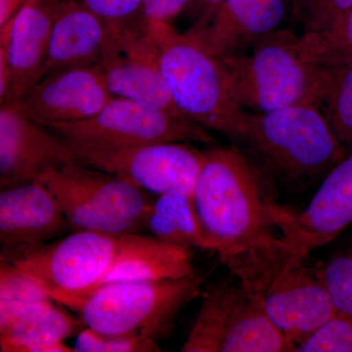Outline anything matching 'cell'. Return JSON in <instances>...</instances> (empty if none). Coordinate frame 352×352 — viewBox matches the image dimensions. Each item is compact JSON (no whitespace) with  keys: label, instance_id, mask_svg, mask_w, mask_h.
Returning a JSON list of instances; mask_svg holds the SVG:
<instances>
[{"label":"cell","instance_id":"1","mask_svg":"<svg viewBox=\"0 0 352 352\" xmlns=\"http://www.w3.org/2000/svg\"><path fill=\"white\" fill-rule=\"evenodd\" d=\"M192 200L210 251L248 291L293 254L274 232L261 177L233 146L203 152Z\"/></svg>","mask_w":352,"mask_h":352},{"label":"cell","instance_id":"2","mask_svg":"<svg viewBox=\"0 0 352 352\" xmlns=\"http://www.w3.org/2000/svg\"><path fill=\"white\" fill-rule=\"evenodd\" d=\"M201 285L194 273L180 279L112 282L54 300L96 332L157 342L170 333L183 308L201 296Z\"/></svg>","mask_w":352,"mask_h":352},{"label":"cell","instance_id":"3","mask_svg":"<svg viewBox=\"0 0 352 352\" xmlns=\"http://www.w3.org/2000/svg\"><path fill=\"white\" fill-rule=\"evenodd\" d=\"M150 25L160 69L178 111L206 129L244 140L248 112L236 100L221 59L168 23Z\"/></svg>","mask_w":352,"mask_h":352},{"label":"cell","instance_id":"4","mask_svg":"<svg viewBox=\"0 0 352 352\" xmlns=\"http://www.w3.org/2000/svg\"><path fill=\"white\" fill-rule=\"evenodd\" d=\"M296 36L277 30L248 46L249 51L220 58L236 100L244 110L268 113L302 104L320 107L331 68L298 56Z\"/></svg>","mask_w":352,"mask_h":352},{"label":"cell","instance_id":"5","mask_svg":"<svg viewBox=\"0 0 352 352\" xmlns=\"http://www.w3.org/2000/svg\"><path fill=\"white\" fill-rule=\"evenodd\" d=\"M73 231L140 234L151 210L149 192L106 171L71 161L41 182Z\"/></svg>","mask_w":352,"mask_h":352},{"label":"cell","instance_id":"6","mask_svg":"<svg viewBox=\"0 0 352 352\" xmlns=\"http://www.w3.org/2000/svg\"><path fill=\"white\" fill-rule=\"evenodd\" d=\"M151 238L72 231L12 264L38 282L52 300L80 296L100 286L118 264L138 254Z\"/></svg>","mask_w":352,"mask_h":352},{"label":"cell","instance_id":"7","mask_svg":"<svg viewBox=\"0 0 352 352\" xmlns=\"http://www.w3.org/2000/svg\"><path fill=\"white\" fill-rule=\"evenodd\" d=\"M244 140L280 170L293 176L323 173L347 155L346 146L314 104L248 113Z\"/></svg>","mask_w":352,"mask_h":352},{"label":"cell","instance_id":"8","mask_svg":"<svg viewBox=\"0 0 352 352\" xmlns=\"http://www.w3.org/2000/svg\"><path fill=\"white\" fill-rule=\"evenodd\" d=\"M184 352L296 351L239 281L223 280L203 293Z\"/></svg>","mask_w":352,"mask_h":352},{"label":"cell","instance_id":"9","mask_svg":"<svg viewBox=\"0 0 352 352\" xmlns=\"http://www.w3.org/2000/svg\"><path fill=\"white\" fill-rule=\"evenodd\" d=\"M46 127L69 146L91 149H120L157 143H215L205 127L184 116L145 107L122 97H113L88 119Z\"/></svg>","mask_w":352,"mask_h":352},{"label":"cell","instance_id":"10","mask_svg":"<svg viewBox=\"0 0 352 352\" xmlns=\"http://www.w3.org/2000/svg\"><path fill=\"white\" fill-rule=\"evenodd\" d=\"M69 147L78 163L157 195L179 192L192 197L204 157L203 152L180 142L120 149Z\"/></svg>","mask_w":352,"mask_h":352},{"label":"cell","instance_id":"11","mask_svg":"<svg viewBox=\"0 0 352 352\" xmlns=\"http://www.w3.org/2000/svg\"><path fill=\"white\" fill-rule=\"evenodd\" d=\"M271 223L289 252L307 259L352 223V149L330 170L302 210L268 201Z\"/></svg>","mask_w":352,"mask_h":352},{"label":"cell","instance_id":"12","mask_svg":"<svg viewBox=\"0 0 352 352\" xmlns=\"http://www.w3.org/2000/svg\"><path fill=\"white\" fill-rule=\"evenodd\" d=\"M305 261L293 256L249 292L296 346L337 312L317 271Z\"/></svg>","mask_w":352,"mask_h":352},{"label":"cell","instance_id":"13","mask_svg":"<svg viewBox=\"0 0 352 352\" xmlns=\"http://www.w3.org/2000/svg\"><path fill=\"white\" fill-rule=\"evenodd\" d=\"M69 231L56 198L43 182L1 189L0 263H15Z\"/></svg>","mask_w":352,"mask_h":352},{"label":"cell","instance_id":"14","mask_svg":"<svg viewBox=\"0 0 352 352\" xmlns=\"http://www.w3.org/2000/svg\"><path fill=\"white\" fill-rule=\"evenodd\" d=\"M99 65L113 97L183 116L176 108L160 69L151 25L142 31L109 34Z\"/></svg>","mask_w":352,"mask_h":352},{"label":"cell","instance_id":"15","mask_svg":"<svg viewBox=\"0 0 352 352\" xmlns=\"http://www.w3.org/2000/svg\"><path fill=\"white\" fill-rule=\"evenodd\" d=\"M75 161L69 145L48 127L25 117L10 104L0 110V187L41 182Z\"/></svg>","mask_w":352,"mask_h":352},{"label":"cell","instance_id":"16","mask_svg":"<svg viewBox=\"0 0 352 352\" xmlns=\"http://www.w3.org/2000/svg\"><path fill=\"white\" fill-rule=\"evenodd\" d=\"M112 98L101 66L96 65L46 76L8 104L46 126L88 119Z\"/></svg>","mask_w":352,"mask_h":352},{"label":"cell","instance_id":"17","mask_svg":"<svg viewBox=\"0 0 352 352\" xmlns=\"http://www.w3.org/2000/svg\"><path fill=\"white\" fill-rule=\"evenodd\" d=\"M285 13V0H222L207 7L184 34L212 56L221 58L277 31Z\"/></svg>","mask_w":352,"mask_h":352},{"label":"cell","instance_id":"18","mask_svg":"<svg viewBox=\"0 0 352 352\" xmlns=\"http://www.w3.org/2000/svg\"><path fill=\"white\" fill-rule=\"evenodd\" d=\"M54 0H25L19 12L0 28V52L8 65L1 105L18 100L39 82L50 48Z\"/></svg>","mask_w":352,"mask_h":352},{"label":"cell","instance_id":"19","mask_svg":"<svg viewBox=\"0 0 352 352\" xmlns=\"http://www.w3.org/2000/svg\"><path fill=\"white\" fill-rule=\"evenodd\" d=\"M109 38L107 27L87 8L54 0L52 32L41 80L66 69L101 63Z\"/></svg>","mask_w":352,"mask_h":352},{"label":"cell","instance_id":"20","mask_svg":"<svg viewBox=\"0 0 352 352\" xmlns=\"http://www.w3.org/2000/svg\"><path fill=\"white\" fill-rule=\"evenodd\" d=\"M52 298L28 305L0 323V351L74 352L65 340L85 327Z\"/></svg>","mask_w":352,"mask_h":352},{"label":"cell","instance_id":"21","mask_svg":"<svg viewBox=\"0 0 352 352\" xmlns=\"http://www.w3.org/2000/svg\"><path fill=\"white\" fill-rule=\"evenodd\" d=\"M189 248L173 245L152 236L138 254L118 264L103 284L122 281H160L194 274Z\"/></svg>","mask_w":352,"mask_h":352},{"label":"cell","instance_id":"22","mask_svg":"<svg viewBox=\"0 0 352 352\" xmlns=\"http://www.w3.org/2000/svg\"><path fill=\"white\" fill-rule=\"evenodd\" d=\"M146 230L170 244L210 251L192 197L184 193L170 192L159 195L153 201Z\"/></svg>","mask_w":352,"mask_h":352},{"label":"cell","instance_id":"23","mask_svg":"<svg viewBox=\"0 0 352 352\" xmlns=\"http://www.w3.org/2000/svg\"><path fill=\"white\" fill-rule=\"evenodd\" d=\"M298 56L308 63L325 68L352 64V6L332 27L307 32L294 41Z\"/></svg>","mask_w":352,"mask_h":352},{"label":"cell","instance_id":"24","mask_svg":"<svg viewBox=\"0 0 352 352\" xmlns=\"http://www.w3.org/2000/svg\"><path fill=\"white\" fill-rule=\"evenodd\" d=\"M320 108L340 142L351 150L352 64L331 68L330 80Z\"/></svg>","mask_w":352,"mask_h":352},{"label":"cell","instance_id":"25","mask_svg":"<svg viewBox=\"0 0 352 352\" xmlns=\"http://www.w3.org/2000/svg\"><path fill=\"white\" fill-rule=\"evenodd\" d=\"M51 298L45 289L12 263H0V323L28 305Z\"/></svg>","mask_w":352,"mask_h":352},{"label":"cell","instance_id":"26","mask_svg":"<svg viewBox=\"0 0 352 352\" xmlns=\"http://www.w3.org/2000/svg\"><path fill=\"white\" fill-rule=\"evenodd\" d=\"M76 2L103 21L110 36L138 32L149 27L143 0H68Z\"/></svg>","mask_w":352,"mask_h":352},{"label":"cell","instance_id":"27","mask_svg":"<svg viewBox=\"0 0 352 352\" xmlns=\"http://www.w3.org/2000/svg\"><path fill=\"white\" fill-rule=\"evenodd\" d=\"M337 311L352 315V245L317 270Z\"/></svg>","mask_w":352,"mask_h":352},{"label":"cell","instance_id":"28","mask_svg":"<svg viewBox=\"0 0 352 352\" xmlns=\"http://www.w3.org/2000/svg\"><path fill=\"white\" fill-rule=\"evenodd\" d=\"M296 352H352V315L337 311L309 337Z\"/></svg>","mask_w":352,"mask_h":352},{"label":"cell","instance_id":"29","mask_svg":"<svg viewBox=\"0 0 352 352\" xmlns=\"http://www.w3.org/2000/svg\"><path fill=\"white\" fill-rule=\"evenodd\" d=\"M75 352H156L161 351L156 340L127 336L102 333L87 328L76 336Z\"/></svg>","mask_w":352,"mask_h":352},{"label":"cell","instance_id":"30","mask_svg":"<svg viewBox=\"0 0 352 352\" xmlns=\"http://www.w3.org/2000/svg\"><path fill=\"white\" fill-rule=\"evenodd\" d=\"M352 6V0H300L294 17L300 23L302 34L328 30Z\"/></svg>","mask_w":352,"mask_h":352},{"label":"cell","instance_id":"31","mask_svg":"<svg viewBox=\"0 0 352 352\" xmlns=\"http://www.w3.org/2000/svg\"><path fill=\"white\" fill-rule=\"evenodd\" d=\"M190 0H143V13L149 24L168 23Z\"/></svg>","mask_w":352,"mask_h":352},{"label":"cell","instance_id":"32","mask_svg":"<svg viewBox=\"0 0 352 352\" xmlns=\"http://www.w3.org/2000/svg\"><path fill=\"white\" fill-rule=\"evenodd\" d=\"M25 2V0H0V28L15 17Z\"/></svg>","mask_w":352,"mask_h":352},{"label":"cell","instance_id":"33","mask_svg":"<svg viewBox=\"0 0 352 352\" xmlns=\"http://www.w3.org/2000/svg\"><path fill=\"white\" fill-rule=\"evenodd\" d=\"M200 1L203 2L204 4H206L207 7H212L217 6V4L220 3L222 0H200Z\"/></svg>","mask_w":352,"mask_h":352},{"label":"cell","instance_id":"34","mask_svg":"<svg viewBox=\"0 0 352 352\" xmlns=\"http://www.w3.org/2000/svg\"><path fill=\"white\" fill-rule=\"evenodd\" d=\"M300 0H292V4H293V12L296 10V7L300 4Z\"/></svg>","mask_w":352,"mask_h":352}]
</instances>
